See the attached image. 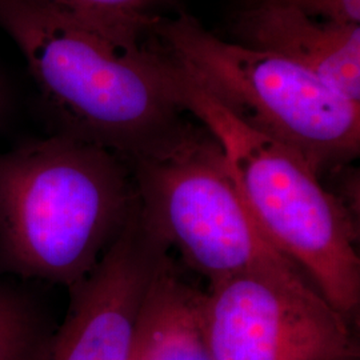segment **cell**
<instances>
[{"label":"cell","instance_id":"6","mask_svg":"<svg viewBox=\"0 0 360 360\" xmlns=\"http://www.w3.org/2000/svg\"><path fill=\"white\" fill-rule=\"evenodd\" d=\"M207 360H358L351 323L307 278L245 274L210 284L198 304Z\"/></svg>","mask_w":360,"mask_h":360},{"label":"cell","instance_id":"2","mask_svg":"<svg viewBox=\"0 0 360 360\" xmlns=\"http://www.w3.org/2000/svg\"><path fill=\"white\" fill-rule=\"evenodd\" d=\"M136 202L129 162L98 144L60 134L0 154V271L70 288Z\"/></svg>","mask_w":360,"mask_h":360},{"label":"cell","instance_id":"1","mask_svg":"<svg viewBox=\"0 0 360 360\" xmlns=\"http://www.w3.org/2000/svg\"><path fill=\"white\" fill-rule=\"evenodd\" d=\"M155 23L91 16L46 0H0V26L65 122L63 134L129 163L165 150L191 124L172 62L143 43Z\"/></svg>","mask_w":360,"mask_h":360},{"label":"cell","instance_id":"10","mask_svg":"<svg viewBox=\"0 0 360 360\" xmlns=\"http://www.w3.org/2000/svg\"><path fill=\"white\" fill-rule=\"evenodd\" d=\"M51 339L32 304L0 285V360H47Z\"/></svg>","mask_w":360,"mask_h":360},{"label":"cell","instance_id":"4","mask_svg":"<svg viewBox=\"0 0 360 360\" xmlns=\"http://www.w3.org/2000/svg\"><path fill=\"white\" fill-rule=\"evenodd\" d=\"M158 49L251 127L294 150L319 175L360 151V103L294 62L207 31L193 18L159 19Z\"/></svg>","mask_w":360,"mask_h":360},{"label":"cell","instance_id":"9","mask_svg":"<svg viewBox=\"0 0 360 360\" xmlns=\"http://www.w3.org/2000/svg\"><path fill=\"white\" fill-rule=\"evenodd\" d=\"M129 360H207L187 304L167 294L150 296Z\"/></svg>","mask_w":360,"mask_h":360},{"label":"cell","instance_id":"5","mask_svg":"<svg viewBox=\"0 0 360 360\" xmlns=\"http://www.w3.org/2000/svg\"><path fill=\"white\" fill-rule=\"evenodd\" d=\"M129 166L144 217L210 284L245 274L307 278L257 229L218 143L200 123Z\"/></svg>","mask_w":360,"mask_h":360},{"label":"cell","instance_id":"8","mask_svg":"<svg viewBox=\"0 0 360 360\" xmlns=\"http://www.w3.org/2000/svg\"><path fill=\"white\" fill-rule=\"evenodd\" d=\"M236 34L239 43L285 58L360 103V25L323 20L283 3L257 0L239 15Z\"/></svg>","mask_w":360,"mask_h":360},{"label":"cell","instance_id":"7","mask_svg":"<svg viewBox=\"0 0 360 360\" xmlns=\"http://www.w3.org/2000/svg\"><path fill=\"white\" fill-rule=\"evenodd\" d=\"M168 251L138 200L98 264L68 288L70 309L47 360H129L143 306Z\"/></svg>","mask_w":360,"mask_h":360},{"label":"cell","instance_id":"12","mask_svg":"<svg viewBox=\"0 0 360 360\" xmlns=\"http://www.w3.org/2000/svg\"><path fill=\"white\" fill-rule=\"evenodd\" d=\"M295 7L314 18L345 25H360V0H271Z\"/></svg>","mask_w":360,"mask_h":360},{"label":"cell","instance_id":"3","mask_svg":"<svg viewBox=\"0 0 360 360\" xmlns=\"http://www.w3.org/2000/svg\"><path fill=\"white\" fill-rule=\"evenodd\" d=\"M174 67L184 110L218 143L257 229L338 312L349 323L355 321L360 259L347 207L323 187L306 159L247 124Z\"/></svg>","mask_w":360,"mask_h":360},{"label":"cell","instance_id":"11","mask_svg":"<svg viewBox=\"0 0 360 360\" xmlns=\"http://www.w3.org/2000/svg\"><path fill=\"white\" fill-rule=\"evenodd\" d=\"M77 13H86L104 19L155 23L159 16L151 13L165 0H46Z\"/></svg>","mask_w":360,"mask_h":360}]
</instances>
